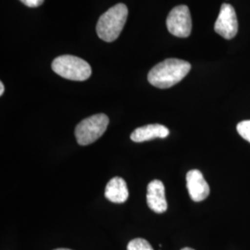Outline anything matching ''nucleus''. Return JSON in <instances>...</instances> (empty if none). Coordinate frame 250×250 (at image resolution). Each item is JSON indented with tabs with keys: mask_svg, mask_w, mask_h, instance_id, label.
Masks as SVG:
<instances>
[{
	"mask_svg": "<svg viewBox=\"0 0 250 250\" xmlns=\"http://www.w3.org/2000/svg\"><path fill=\"white\" fill-rule=\"evenodd\" d=\"M191 70V64L178 59H167L157 64L147 74V80L155 87L166 89L183 80Z\"/></svg>",
	"mask_w": 250,
	"mask_h": 250,
	"instance_id": "f257e3e1",
	"label": "nucleus"
},
{
	"mask_svg": "<svg viewBox=\"0 0 250 250\" xmlns=\"http://www.w3.org/2000/svg\"><path fill=\"white\" fill-rule=\"evenodd\" d=\"M128 16V8L120 3L107 9L99 18L97 33L105 42H113L122 33Z\"/></svg>",
	"mask_w": 250,
	"mask_h": 250,
	"instance_id": "f03ea898",
	"label": "nucleus"
},
{
	"mask_svg": "<svg viewBox=\"0 0 250 250\" xmlns=\"http://www.w3.org/2000/svg\"><path fill=\"white\" fill-rule=\"evenodd\" d=\"M51 67L58 75L68 80H87L92 73L89 63L72 55H62L56 58Z\"/></svg>",
	"mask_w": 250,
	"mask_h": 250,
	"instance_id": "7ed1b4c3",
	"label": "nucleus"
},
{
	"mask_svg": "<svg viewBox=\"0 0 250 250\" xmlns=\"http://www.w3.org/2000/svg\"><path fill=\"white\" fill-rule=\"evenodd\" d=\"M108 123V118L103 113L83 120L75 128L77 142L81 146H87L96 142L106 132Z\"/></svg>",
	"mask_w": 250,
	"mask_h": 250,
	"instance_id": "20e7f679",
	"label": "nucleus"
},
{
	"mask_svg": "<svg viewBox=\"0 0 250 250\" xmlns=\"http://www.w3.org/2000/svg\"><path fill=\"white\" fill-rule=\"evenodd\" d=\"M168 31L172 36L186 38L192 31L191 14L186 5H180L170 10L166 21Z\"/></svg>",
	"mask_w": 250,
	"mask_h": 250,
	"instance_id": "39448f33",
	"label": "nucleus"
},
{
	"mask_svg": "<svg viewBox=\"0 0 250 250\" xmlns=\"http://www.w3.org/2000/svg\"><path fill=\"white\" fill-rule=\"evenodd\" d=\"M215 32L225 39H232L238 32L236 13L232 5L224 3L221 7L218 19L215 22Z\"/></svg>",
	"mask_w": 250,
	"mask_h": 250,
	"instance_id": "423d86ee",
	"label": "nucleus"
},
{
	"mask_svg": "<svg viewBox=\"0 0 250 250\" xmlns=\"http://www.w3.org/2000/svg\"><path fill=\"white\" fill-rule=\"evenodd\" d=\"M187 187L189 196L195 202L203 201L209 195V187L200 170H191L188 171Z\"/></svg>",
	"mask_w": 250,
	"mask_h": 250,
	"instance_id": "0eeeda50",
	"label": "nucleus"
},
{
	"mask_svg": "<svg viewBox=\"0 0 250 250\" xmlns=\"http://www.w3.org/2000/svg\"><path fill=\"white\" fill-rule=\"evenodd\" d=\"M146 203L156 213H163L167 210L168 204L165 197V188L160 180H153L147 186Z\"/></svg>",
	"mask_w": 250,
	"mask_h": 250,
	"instance_id": "6e6552de",
	"label": "nucleus"
},
{
	"mask_svg": "<svg viewBox=\"0 0 250 250\" xmlns=\"http://www.w3.org/2000/svg\"><path fill=\"white\" fill-rule=\"evenodd\" d=\"M169 134V129L164 125H145L134 130L131 134V139L136 143H142L155 138H165Z\"/></svg>",
	"mask_w": 250,
	"mask_h": 250,
	"instance_id": "1a4fd4ad",
	"label": "nucleus"
},
{
	"mask_svg": "<svg viewBox=\"0 0 250 250\" xmlns=\"http://www.w3.org/2000/svg\"><path fill=\"white\" fill-rule=\"evenodd\" d=\"M105 197L113 203H125L129 197L126 182L121 177H114L107 183Z\"/></svg>",
	"mask_w": 250,
	"mask_h": 250,
	"instance_id": "9d476101",
	"label": "nucleus"
},
{
	"mask_svg": "<svg viewBox=\"0 0 250 250\" xmlns=\"http://www.w3.org/2000/svg\"><path fill=\"white\" fill-rule=\"evenodd\" d=\"M127 250H154L151 245L143 238H135L129 242Z\"/></svg>",
	"mask_w": 250,
	"mask_h": 250,
	"instance_id": "9b49d317",
	"label": "nucleus"
},
{
	"mask_svg": "<svg viewBox=\"0 0 250 250\" xmlns=\"http://www.w3.org/2000/svg\"><path fill=\"white\" fill-rule=\"evenodd\" d=\"M237 132L244 139L250 143V120L243 121L237 125Z\"/></svg>",
	"mask_w": 250,
	"mask_h": 250,
	"instance_id": "f8f14e48",
	"label": "nucleus"
},
{
	"mask_svg": "<svg viewBox=\"0 0 250 250\" xmlns=\"http://www.w3.org/2000/svg\"><path fill=\"white\" fill-rule=\"evenodd\" d=\"M20 1L29 8H37V7H40L45 0H20Z\"/></svg>",
	"mask_w": 250,
	"mask_h": 250,
	"instance_id": "ddd939ff",
	"label": "nucleus"
},
{
	"mask_svg": "<svg viewBox=\"0 0 250 250\" xmlns=\"http://www.w3.org/2000/svg\"><path fill=\"white\" fill-rule=\"evenodd\" d=\"M4 91H5V87H4L3 83L1 82V83H0V96H2V95L4 94Z\"/></svg>",
	"mask_w": 250,
	"mask_h": 250,
	"instance_id": "4468645a",
	"label": "nucleus"
},
{
	"mask_svg": "<svg viewBox=\"0 0 250 250\" xmlns=\"http://www.w3.org/2000/svg\"><path fill=\"white\" fill-rule=\"evenodd\" d=\"M182 250H194L193 249H190V248H185V249H183Z\"/></svg>",
	"mask_w": 250,
	"mask_h": 250,
	"instance_id": "2eb2a0df",
	"label": "nucleus"
},
{
	"mask_svg": "<svg viewBox=\"0 0 250 250\" xmlns=\"http://www.w3.org/2000/svg\"><path fill=\"white\" fill-rule=\"evenodd\" d=\"M68 250V249H58V250Z\"/></svg>",
	"mask_w": 250,
	"mask_h": 250,
	"instance_id": "dca6fc26",
	"label": "nucleus"
}]
</instances>
